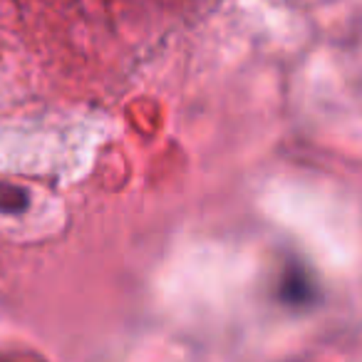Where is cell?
Listing matches in <instances>:
<instances>
[{
    "label": "cell",
    "mask_w": 362,
    "mask_h": 362,
    "mask_svg": "<svg viewBox=\"0 0 362 362\" xmlns=\"http://www.w3.org/2000/svg\"><path fill=\"white\" fill-rule=\"evenodd\" d=\"M310 291H308V281L303 273H293V276L286 278L283 283V298L291 303H305Z\"/></svg>",
    "instance_id": "7a4b0ae2"
},
{
    "label": "cell",
    "mask_w": 362,
    "mask_h": 362,
    "mask_svg": "<svg viewBox=\"0 0 362 362\" xmlns=\"http://www.w3.org/2000/svg\"><path fill=\"white\" fill-rule=\"evenodd\" d=\"M28 206V194L13 184H0V211L21 214Z\"/></svg>",
    "instance_id": "6da1fadb"
}]
</instances>
